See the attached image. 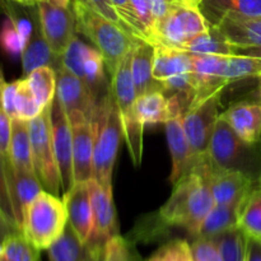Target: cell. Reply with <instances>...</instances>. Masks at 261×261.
Returning <instances> with one entry per match:
<instances>
[{
  "mask_svg": "<svg viewBox=\"0 0 261 261\" xmlns=\"http://www.w3.org/2000/svg\"><path fill=\"white\" fill-rule=\"evenodd\" d=\"M56 97L63 105L70 122L82 120L96 122L99 117L98 109L84 82L64 68L58 71Z\"/></svg>",
  "mask_w": 261,
  "mask_h": 261,
  "instance_id": "4fadbf2b",
  "label": "cell"
},
{
  "mask_svg": "<svg viewBox=\"0 0 261 261\" xmlns=\"http://www.w3.org/2000/svg\"><path fill=\"white\" fill-rule=\"evenodd\" d=\"M68 209L69 226L82 244L91 241L94 231L93 209L89 196L88 182L74 184L73 188L63 195Z\"/></svg>",
  "mask_w": 261,
  "mask_h": 261,
  "instance_id": "2e32d148",
  "label": "cell"
},
{
  "mask_svg": "<svg viewBox=\"0 0 261 261\" xmlns=\"http://www.w3.org/2000/svg\"><path fill=\"white\" fill-rule=\"evenodd\" d=\"M101 251L91 244H82L68 223L60 239L47 249V255L48 261H98Z\"/></svg>",
  "mask_w": 261,
  "mask_h": 261,
  "instance_id": "cb8c5ba5",
  "label": "cell"
},
{
  "mask_svg": "<svg viewBox=\"0 0 261 261\" xmlns=\"http://www.w3.org/2000/svg\"><path fill=\"white\" fill-rule=\"evenodd\" d=\"M111 3L114 5L116 13L119 14L125 30L130 35L134 36L135 38L148 41L145 28L139 20V18H138L137 13H135L134 7L132 4V0H111Z\"/></svg>",
  "mask_w": 261,
  "mask_h": 261,
  "instance_id": "8d00e7d4",
  "label": "cell"
},
{
  "mask_svg": "<svg viewBox=\"0 0 261 261\" xmlns=\"http://www.w3.org/2000/svg\"><path fill=\"white\" fill-rule=\"evenodd\" d=\"M5 83H7V82L4 81V75H3L2 68H0V97H2V91H3V87L5 86Z\"/></svg>",
  "mask_w": 261,
  "mask_h": 261,
  "instance_id": "c3c4849f",
  "label": "cell"
},
{
  "mask_svg": "<svg viewBox=\"0 0 261 261\" xmlns=\"http://www.w3.org/2000/svg\"><path fill=\"white\" fill-rule=\"evenodd\" d=\"M41 30L51 50L63 56L76 35V20L73 5L59 7L48 0H41L37 4Z\"/></svg>",
  "mask_w": 261,
  "mask_h": 261,
  "instance_id": "8fae6325",
  "label": "cell"
},
{
  "mask_svg": "<svg viewBox=\"0 0 261 261\" xmlns=\"http://www.w3.org/2000/svg\"><path fill=\"white\" fill-rule=\"evenodd\" d=\"M135 257L130 241L119 234L105 244L98 261H137Z\"/></svg>",
  "mask_w": 261,
  "mask_h": 261,
  "instance_id": "74e56055",
  "label": "cell"
},
{
  "mask_svg": "<svg viewBox=\"0 0 261 261\" xmlns=\"http://www.w3.org/2000/svg\"><path fill=\"white\" fill-rule=\"evenodd\" d=\"M132 4L134 7L138 18L142 22V24L144 25L145 32H147V38L150 42L153 28H154V18H153L152 10H150L149 2L148 0H132Z\"/></svg>",
  "mask_w": 261,
  "mask_h": 261,
  "instance_id": "b9f144b4",
  "label": "cell"
},
{
  "mask_svg": "<svg viewBox=\"0 0 261 261\" xmlns=\"http://www.w3.org/2000/svg\"><path fill=\"white\" fill-rule=\"evenodd\" d=\"M51 129H53V144L60 175L61 193H68L74 185L73 172V130L69 117L55 96L51 109Z\"/></svg>",
  "mask_w": 261,
  "mask_h": 261,
  "instance_id": "7c38bea8",
  "label": "cell"
},
{
  "mask_svg": "<svg viewBox=\"0 0 261 261\" xmlns=\"http://www.w3.org/2000/svg\"><path fill=\"white\" fill-rule=\"evenodd\" d=\"M87 2H88L89 4H91L92 7H93L94 9L97 10V12L101 13L102 15H105L106 18L111 19L112 22L117 23V24H120L122 28H124L121 19H120L119 14H117L116 10H115L114 5H112V3H111V0H87ZM124 30H125V28H124ZM125 31H126V30H125Z\"/></svg>",
  "mask_w": 261,
  "mask_h": 261,
  "instance_id": "ee69618b",
  "label": "cell"
},
{
  "mask_svg": "<svg viewBox=\"0 0 261 261\" xmlns=\"http://www.w3.org/2000/svg\"><path fill=\"white\" fill-rule=\"evenodd\" d=\"M213 25L236 48L261 47V17L224 15Z\"/></svg>",
  "mask_w": 261,
  "mask_h": 261,
  "instance_id": "ffe728a7",
  "label": "cell"
},
{
  "mask_svg": "<svg viewBox=\"0 0 261 261\" xmlns=\"http://www.w3.org/2000/svg\"><path fill=\"white\" fill-rule=\"evenodd\" d=\"M182 50L198 55H236V47L231 45L214 25H211L208 32L201 33L186 43Z\"/></svg>",
  "mask_w": 261,
  "mask_h": 261,
  "instance_id": "83f0119b",
  "label": "cell"
},
{
  "mask_svg": "<svg viewBox=\"0 0 261 261\" xmlns=\"http://www.w3.org/2000/svg\"><path fill=\"white\" fill-rule=\"evenodd\" d=\"M10 2L18 3V4L22 5H36L38 4V2H41V0H10Z\"/></svg>",
  "mask_w": 261,
  "mask_h": 261,
  "instance_id": "7dc6e473",
  "label": "cell"
},
{
  "mask_svg": "<svg viewBox=\"0 0 261 261\" xmlns=\"http://www.w3.org/2000/svg\"><path fill=\"white\" fill-rule=\"evenodd\" d=\"M2 250H3V245H2V242H0V254H2Z\"/></svg>",
  "mask_w": 261,
  "mask_h": 261,
  "instance_id": "f5cc1de1",
  "label": "cell"
},
{
  "mask_svg": "<svg viewBox=\"0 0 261 261\" xmlns=\"http://www.w3.org/2000/svg\"><path fill=\"white\" fill-rule=\"evenodd\" d=\"M17 232H20V231L8 221V218L5 217V214L3 213L2 208H0V242L3 244V241H4L5 239H8L10 234L17 233Z\"/></svg>",
  "mask_w": 261,
  "mask_h": 261,
  "instance_id": "f6af8a7d",
  "label": "cell"
},
{
  "mask_svg": "<svg viewBox=\"0 0 261 261\" xmlns=\"http://www.w3.org/2000/svg\"><path fill=\"white\" fill-rule=\"evenodd\" d=\"M191 73V54L178 48L154 45L153 78L162 86L166 82Z\"/></svg>",
  "mask_w": 261,
  "mask_h": 261,
  "instance_id": "7402d4cb",
  "label": "cell"
},
{
  "mask_svg": "<svg viewBox=\"0 0 261 261\" xmlns=\"http://www.w3.org/2000/svg\"><path fill=\"white\" fill-rule=\"evenodd\" d=\"M69 223L63 198L42 190L23 211L20 231L38 250H47L60 239Z\"/></svg>",
  "mask_w": 261,
  "mask_h": 261,
  "instance_id": "277c9868",
  "label": "cell"
},
{
  "mask_svg": "<svg viewBox=\"0 0 261 261\" xmlns=\"http://www.w3.org/2000/svg\"><path fill=\"white\" fill-rule=\"evenodd\" d=\"M5 166H7L8 182H9L13 208H14L15 218H17V223L20 229L23 211L43 190V188L35 172L14 170L9 158L5 160Z\"/></svg>",
  "mask_w": 261,
  "mask_h": 261,
  "instance_id": "44dd1931",
  "label": "cell"
},
{
  "mask_svg": "<svg viewBox=\"0 0 261 261\" xmlns=\"http://www.w3.org/2000/svg\"><path fill=\"white\" fill-rule=\"evenodd\" d=\"M239 227L249 239L261 241V181L242 204Z\"/></svg>",
  "mask_w": 261,
  "mask_h": 261,
  "instance_id": "f546056e",
  "label": "cell"
},
{
  "mask_svg": "<svg viewBox=\"0 0 261 261\" xmlns=\"http://www.w3.org/2000/svg\"><path fill=\"white\" fill-rule=\"evenodd\" d=\"M88 189L94 218L93 236L88 244L102 249L109 240L120 234L114 194L112 188H105L94 178L88 181Z\"/></svg>",
  "mask_w": 261,
  "mask_h": 261,
  "instance_id": "5bb4252c",
  "label": "cell"
},
{
  "mask_svg": "<svg viewBox=\"0 0 261 261\" xmlns=\"http://www.w3.org/2000/svg\"><path fill=\"white\" fill-rule=\"evenodd\" d=\"M206 154L211 162L221 170L240 172L254 182L261 181V142H245L221 117Z\"/></svg>",
  "mask_w": 261,
  "mask_h": 261,
  "instance_id": "3957f363",
  "label": "cell"
},
{
  "mask_svg": "<svg viewBox=\"0 0 261 261\" xmlns=\"http://www.w3.org/2000/svg\"><path fill=\"white\" fill-rule=\"evenodd\" d=\"M145 261H194L191 244L176 239L166 242Z\"/></svg>",
  "mask_w": 261,
  "mask_h": 261,
  "instance_id": "e575fe53",
  "label": "cell"
},
{
  "mask_svg": "<svg viewBox=\"0 0 261 261\" xmlns=\"http://www.w3.org/2000/svg\"><path fill=\"white\" fill-rule=\"evenodd\" d=\"M8 158L14 170L35 172L32 161V145H31L27 121L12 120V137H10Z\"/></svg>",
  "mask_w": 261,
  "mask_h": 261,
  "instance_id": "484cf974",
  "label": "cell"
},
{
  "mask_svg": "<svg viewBox=\"0 0 261 261\" xmlns=\"http://www.w3.org/2000/svg\"><path fill=\"white\" fill-rule=\"evenodd\" d=\"M97 134L94 142V180L105 188H112V175L120 144L124 139L121 119L114 96L102 110L96 121Z\"/></svg>",
  "mask_w": 261,
  "mask_h": 261,
  "instance_id": "52a82bcc",
  "label": "cell"
},
{
  "mask_svg": "<svg viewBox=\"0 0 261 261\" xmlns=\"http://www.w3.org/2000/svg\"><path fill=\"white\" fill-rule=\"evenodd\" d=\"M259 87H257V92H259V96H260V98H261V76H259Z\"/></svg>",
  "mask_w": 261,
  "mask_h": 261,
  "instance_id": "681fc988",
  "label": "cell"
},
{
  "mask_svg": "<svg viewBox=\"0 0 261 261\" xmlns=\"http://www.w3.org/2000/svg\"><path fill=\"white\" fill-rule=\"evenodd\" d=\"M5 160H7V158L3 157V155L0 154V208H2L3 213H4L5 217L8 218V221H9L13 226H15L19 229V226H18L17 223V218H15L14 208H13L12 196H10Z\"/></svg>",
  "mask_w": 261,
  "mask_h": 261,
  "instance_id": "ab89813d",
  "label": "cell"
},
{
  "mask_svg": "<svg viewBox=\"0 0 261 261\" xmlns=\"http://www.w3.org/2000/svg\"><path fill=\"white\" fill-rule=\"evenodd\" d=\"M219 117L245 142H261V103L237 102L222 112Z\"/></svg>",
  "mask_w": 261,
  "mask_h": 261,
  "instance_id": "d6986e66",
  "label": "cell"
},
{
  "mask_svg": "<svg viewBox=\"0 0 261 261\" xmlns=\"http://www.w3.org/2000/svg\"><path fill=\"white\" fill-rule=\"evenodd\" d=\"M214 204L208 180L193 168L173 185L172 194L160 209L158 217L167 227L184 228L195 239Z\"/></svg>",
  "mask_w": 261,
  "mask_h": 261,
  "instance_id": "6da1fadb",
  "label": "cell"
},
{
  "mask_svg": "<svg viewBox=\"0 0 261 261\" xmlns=\"http://www.w3.org/2000/svg\"><path fill=\"white\" fill-rule=\"evenodd\" d=\"M199 8L211 25L224 15L261 17V0H200Z\"/></svg>",
  "mask_w": 261,
  "mask_h": 261,
  "instance_id": "d4e9b609",
  "label": "cell"
},
{
  "mask_svg": "<svg viewBox=\"0 0 261 261\" xmlns=\"http://www.w3.org/2000/svg\"><path fill=\"white\" fill-rule=\"evenodd\" d=\"M261 76V58L246 55H232L227 59L224 79L232 82Z\"/></svg>",
  "mask_w": 261,
  "mask_h": 261,
  "instance_id": "d6a6232c",
  "label": "cell"
},
{
  "mask_svg": "<svg viewBox=\"0 0 261 261\" xmlns=\"http://www.w3.org/2000/svg\"><path fill=\"white\" fill-rule=\"evenodd\" d=\"M222 93L223 91L217 92L205 101L190 107L182 117L186 138L198 158L208 153L212 135L222 114Z\"/></svg>",
  "mask_w": 261,
  "mask_h": 261,
  "instance_id": "30bf717a",
  "label": "cell"
},
{
  "mask_svg": "<svg viewBox=\"0 0 261 261\" xmlns=\"http://www.w3.org/2000/svg\"><path fill=\"white\" fill-rule=\"evenodd\" d=\"M70 124L73 130L74 184L88 182L94 177L93 155L97 125L88 120Z\"/></svg>",
  "mask_w": 261,
  "mask_h": 261,
  "instance_id": "9a60e30c",
  "label": "cell"
},
{
  "mask_svg": "<svg viewBox=\"0 0 261 261\" xmlns=\"http://www.w3.org/2000/svg\"><path fill=\"white\" fill-rule=\"evenodd\" d=\"M236 55H246L254 56V58H261V47L236 48Z\"/></svg>",
  "mask_w": 261,
  "mask_h": 261,
  "instance_id": "bcb514c9",
  "label": "cell"
},
{
  "mask_svg": "<svg viewBox=\"0 0 261 261\" xmlns=\"http://www.w3.org/2000/svg\"><path fill=\"white\" fill-rule=\"evenodd\" d=\"M51 109H53V102L46 106L37 117L28 122V129H30L32 161L36 176L40 180L43 190L60 196L61 182L55 152H54Z\"/></svg>",
  "mask_w": 261,
  "mask_h": 261,
  "instance_id": "ba28073f",
  "label": "cell"
},
{
  "mask_svg": "<svg viewBox=\"0 0 261 261\" xmlns=\"http://www.w3.org/2000/svg\"><path fill=\"white\" fill-rule=\"evenodd\" d=\"M25 43H27V41L20 35V32L15 27L14 23L12 22V19L7 17L4 24H3L2 32H0V45L4 48L5 53L12 56L22 55Z\"/></svg>",
  "mask_w": 261,
  "mask_h": 261,
  "instance_id": "f35d334b",
  "label": "cell"
},
{
  "mask_svg": "<svg viewBox=\"0 0 261 261\" xmlns=\"http://www.w3.org/2000/svg\"><path fill=\"white\" fill-rule=\"evenodd\" d=\"M194 168L205 176L211 186L214 203L222 205H236L241 208L257 184L240 172L216 167L211 162L208 154L199 158Z\"/></svg>",
  "mask_w": 261,
  "mask_h": 261,
  "instance_id": "9c48e42d",
  "label": "cell"
},
{
  "mask_svg": "<svg viewBox=\"0 0 261 261\" xmlns=\"http://www.w3.org/2000/svg\"><path fill=\"white\" fill-rule=\"evenodd\" d=\"M42 107L38 105L27 83V79L17 81V91L14 96V119L30 122L42 112Z\"/></svg>",
  "mask_w": 261,
  "mask_h": 261,
  "instance_id": "836d02e7",
  "label": "cell"
},
{
  "mask_svg": "<svg viewBox=\"0 0 261 261\" xmlns=\"http://www.w3.org/2000/svg\"><path fill=\"white\" fill-rule=\"evenodd\" d=\"M241 208L236 205L214 204L213 208L204 219L196 237H212L239 227Z\"/></svg>",
  "mask_w": 261,
  "mask_h": 261,
  "instance_id": "4316f807",
  "label": "cell"
},
{
  "mask_svg": "<svg viewBox=\"0 0 261 261\" xmlns=\"http://www.w3.org/2000/svg\"><path fill=\"white\" fill-rule=\"evenodd\" d=\"M89 46L86 45L79 38L78 33L71 38L70 43L68 45L66 50L63 54V66L65 70L70 71L74 75L82 79L83 76V65L86 60L87 53Z\"/></svg>",
  "mask_w": 261,
  "mask_h": 261,
  "instance_id": "d590c367",
  "label": "cell"
},
{
  "mask_svg": "<svg viewBox=\"0 0 261 261\" xmlns=\"http://www.w3.org/2000/svg\"><path fill=\"white\" fill-rule=\"evenodd\" d=\"M182 117H175L165 124L166 137H167L171 160H172V170L170 176V182L172 184V186L177 184L184 176L190 173L199 160L194 154L190 143L186 138L182 126Z\"/></svg>",
  "mask_w": 261,
  "mask_h": 261,
  "instance_id": "e0dca14e",
  "label": "cell"
},
{
  "mask_svg": "<svg viewBox=\"0 0 261 261\" xmlns=\"http://www.w3.org/2000/svg\"><path fill=\"white\" fill-rule=\"evenodd\" d=\"M191 2L195 3V4H198V5H199V3H200V0H191Z\"/></svg>",
  "mask_w": 261,
  "mask_h": 261,
  "instance_id": "816d5d0a",
  "label": "cell"
},
{
  "mask_svg": "<svg viewBox=\"0 0 261 261\" xmlns=\"http://www.w3.org/2000/svg\"><path fill=\"white\" fill-rule=\"evenodd\" d=\"M221 254L222 261H245L246 260L247 236L240 227L212 237Z\"/></svg>",
  "mask_w": 261,
  "mask_h": 261,
  "instance_id": "4dcf8cb0",
  "label": "cell"
},
{
  "mask_svg": "<svg viewBox=\"0 0 261 261\" xmlns=\"http://www.w3.org/2000/svg\"><path fill=\"white\" fill-rule=\"evenodd\" d=\"M27 83L42 109L51 103L56 96V87H58V73L53 68L41 66L31 71L24 76Z\"/></svg>",
  "mask_w": 261,
  "mask_h": 261,
  "instance_id": "f1b7e54d",
  "label": "cell"
},
{
  "mask_svg": "<svg viewBox=\"0 0 261 261\" xmlns=\"http://www.w3.org/2000/svg\"><path fill=\"white\" fill-rule=\"evenodd\" d=\"M20 58H22L23 74H24V76L28 75L35 69L41 68V66L53 68L56 73L64 68L63 56L58 55V54H55L51 50L45 36H43L40 24V17H38V8L35 14L33 31L31 33V37L28 38L27 43H25V47Z\"/></svg>",
  "mask_w": 261,
  "mask_h": 261,
  "instance_id": "ac0fdd59",
  "label": "cell"
},
{
  "mask_svg": "<svg viewBox=\"0 0 261 261\" xmlns=\"http://www.w3.org/2000/svg\"><path fill=\"white\" fill-rule=\"evenodd\" d=\"M177 2H186V3H193L191 0H177ZM193 4H195V3H193ZM198 5V4H196Z\"/></svg>",
  "mask_w": 261,
  "mask_h": 261,
  "instance_id": "f907efd6",
  "label": "cell"
},
{
  "mask_svg": "<svg viewBox=\"0 0 261 261\" xmlns=\"http://www.w3.org/2000/svg\"><path fill=\"white\" fill-rule=\"evenodd\" d=\"M211 30L199 5L175 2L162 20L155 24L150 43L182 50L188 42Z\"/></svg>",
  "mask_w": 261,
  "mask_h": 261,
  "instance_id": "8992f818",
  "label": "cell"
},
{
  "mask_svg": "<svg viewBox=\"0 0 261 261\" xmlns=\"http://www.w3.org/2000/svg\"><path fill=\"white\" fill-rule=\"evenodd\" d=\"M12 137V119L0 106V154L9 157V144Z\"/></svg>",
  "mask_w": 261,
  "mask_h": 261,
  "instance_id": "7bdbcfd3",
  "label": "cell"
},
{
  "mask_svg": "<svg viewBox=\"0 0 261 261\" xmlns=\"http://www.w3.org/2000/svg\"><path fill=\"white\" fill-rule=\"evenodd\" d=\"M194 261H222L221 254L213 239L195 237L191 244Z\"/></svg>",
  "mask_w": 261,
  "mask_h": 261,
  "instance_id": "60d3db41",
  "label": "cell"
},
{
  "mask_svg": "<svg viewBox=\"0 0 261 261\" xmlns=\"http://www.w3.org/2000/svg\"><path fill=\"white\" fill-rule=\"evenodd\" d=\"M133 53V51H132ZM132 53L127 54L111 76V91L121 119L124 140L135 166L143 160L144 126L137 109V91L132 76Z\"/></svg>",
  "mask_w": 261,
  "mask_h": 261,
  "instance_id": "5b68a950",
  "label": "cell"
},
{
  "mask_svg": "<svg viewBox=\"0 0 261 261\" xmlns=\"http://www.w3.org/2000/svg\"><path fill=\"white\" fill-rule=\"evenodd\" d=\"M76 33L88 38L102 54L110 78L122 59L144 40L135 38L117 23L97 12L87 0H73Z\"/></svg>",
  "mask_w": 261,
  "mask_h": 261,
  "instance_id": "7a4b0ae2",
  "label": "cell"
},
{
  "mask_svg": "<svg viewBox=\"0 0 261 261\" xmlns=\"http://www.w3.org/2000/svg\"><path fill=\"white\" fill-rule=\"evenodd\" d=\"M154 45L149 41H142L132 53V76L137 96H143L153 91H163L162 86L153 78Z\"/></svg>",
  "mask_w": 261,
  "mask_h": 261,
  "instance_id": "603a6c76",
  "label": "cell"
},
{
  "mask_svg": "<svg viewBox=\"0 0 261 261\" xmlns=\"http://www.w3.org/2000/svg\"><path fill=\"white\" fill-rule=\"evenodd\" d=\"M2 245L0 261H41L40 250L33 246L22 232L10 234Z\"/></svg>",
  "mask_w": 261,
  "mask_h": 261,
  "instance_id": "1f68e13d",
  "label": "cell"
}]
</instances>
